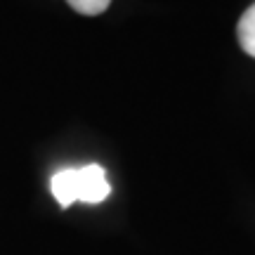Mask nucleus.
<instances>
[{"label":"nucleus","instance_id":"1","mask_svg":"<svg viewBox=\"0 0 255 255\" xmlns=\"http://www.w3.org/2000/svg\"><path fill=\"white\" fill-rule=\"evenodd\" d=\"M50 191L59 208H71L73 203L97 206L111 196V184L107 170L100 163H88L83 168H62L50 177Z\"/></svg>","mask_w":255,"mask_h":255},{"label":"nucleus","instance_id":"2","mask_svg":"<svg viewBox=\"0 0 255 255\" xmlns=\"http://www.w3.org/2000/svg\"><path fill=\"white\" fill-rule=\"evenodd\" d=\"M237 36H239V45L246 55L255 57V5L241 14L239 19V26H237Z\"/></svg>","mask_w":255,"mask_h":255},{"label":"nucleus","instance_id":"3","mask_svg":"<svg viewBox=\"0 0 255 255\" xmlns=\"http://www.w3.org/2000/svg\"><path fill=\"white\" fill-rule=\"evenodd\" d=\"M66 2L78 14H85V17H97L111 5V0H66Z\"/></svg>","mask_w":255,"mask_h":255}]
</instances>
